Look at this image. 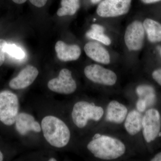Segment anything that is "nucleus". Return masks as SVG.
Returning a JSON list of instances; mask_svg holds the SVG:
<instances>
[{
  "mask_svg": "<svg viewBox=\"0 0 161 161\" xmlns=\"http://www.w3.org/2000/svg\"><path fill=\"white\" fill-rule=\"evenodd\" d=\"M87 147L94 156L103 160L119 158L126 151L125 144L119 139L100 134H95Z\"/></svg>",
  "mask_w": 161,
  "mask_h": 161,
  "instance_id": "obj_1",
  "label": "nucleus"
},
{
  "mask_svg": "<svg viewBox=\"0 0 161 161\" xmlns=\"http://www.w3.org/2000/svg\"><path fill=\"white\" fill-rule=\"evenodd\" d=\"M41 128L45 139L52 146L62 148L68 144L70 132L61 119L53 116H46L42 120Z\"/></svg>",
  "mask_w": 161,
  "mask_h": 161,
  "instance_id": "obj_2",
  "label": "nucleus"
},
{
  "mask_svg": "<svg viewBox=\"0 0 161 161\" xmlns=\"http://www.w3.org/2000/svg\"><path fill=\"white\" fill-rule=\"evenodd\" d=\"M104 111L102 107L93 103L80 101L77 103L72 112V117L74 124L79 128H83L90 119L98 121L103 116Z\"/></svg>",
  "mask_w": 161,
  "mask_h": 161,
  "instance_id": "obj_3",
  "label": "nucleus"
},
{
  "mask_svg": "<svg viewBox=\"0 0 161 161\" xmlns=\"http://www.w3.org/2000/svg\"><path fill=\"white\" fill-rule=\"evenodd\" d=\"M19 102L17 96L9 91L0 92V121L6 125L15 123L19 115Z\"/></svg>",
  "mask_w": 161,
  "mask_h": 161,
  "instance_id": "obj_4",
  "label": "nucleus"
},
{
  "mask_svg": "<svg viewBox=\"0 0 161 161\" xmlns=\"http://www.w3.org/2000/svg\"><path fill=\"white\" fill-rule=\"evenodd\" d=\"M132 0H103L97 7V13L102 18H114L127 14Z\"/></svg>",
  "mask_w": 161,
  "mask_h": 161,
  "instance_id": "obj_5",
  "label": "nucleus"
},
{
  "mask_svg": "<svg viewBox=\"0 0 161 161\" xmlns=\"http://www.w3.org/2000/svg\"><path fill=\"white\" fill-rule=\"evenodd\" d=\"M84 74L88 79L95 83L112 86L116 83L117 75L115 72L97 64L86 67Z\"/></svg>",
  "mask_w": 161,
  "mask_h": 161,
  "instance_id": "obj_6",
  "label": "nucleus"
},
{
  "mask_svg": "<svg viewBox=\"0 0 161 161\" xmlns=\"http://www.w3.org/2000/svg\"><path fill=\"white\" fill-rule=\"evenodd\" d=\"M160 114L157 110L150 109L145 113L142 119L143 134L146 142L150 143L155 140L160 131Z\"/></svg>",
  "mask_w": 161,
  "mask_h": 161,
  "instance_id": "obj_7",
  "label": "nucleus"
},
{
  "mask_svg": "<svg viewBox=\"0 0 161 161\" xmlns=\"http://www.w3.org/2000/svg\"><path fill=\"white\" fill-rule=\"evenodd\" d=\"M145 31L143 23L136 20L127 26L125 32L124 40L128 49L130 51L139 50L143 46Z\"/></svg>",
  "mask_w": 161,
  "mask_h": 161,
  "instance_id": "obj_8",
  "label": "nucleus"
},
{
  "mask_svg": "<svg viewBox=\"0 0 161 161\" xmlns=\"http://www.w3.org/2000/svg\"><path fill=\"white\" fill-rule=\"evenodd\" d=\"M47 86L53 92L59 94L69 95L77 89V84L72 76V73L67 69H61L58 78L48 81Z\"/></svg>",
  "mask_w": 161,
  "mask_h": 161,
  "instance_id": "obj_9",
  "label": "nucleus"
},
{
  "mask_svg": "<svg viewBox=\"0 0 161 161\" xmlns=\"http://www.w3.org/2000/svg\"><path fill=\"white\" fill-rule=\"evenodd\" d=\"M39 75L36 68L28 65L23 69L16 77L10 80L9 86L14 90L25 88L30 86Z\"/></svg>",
  "mask_w": 161,
  "mask_h": 161,
  "instance_id": "obj_10",
  "label": "nucleus"
},
{
  "mask_svg": "<svg viewBox=\"0 0 161 161\" xmlns=\"http://www.w3.org/2000/svg\"><path fill=\"white\" fill-rule=\"evenodd\" d=\"M84 51L87 56L91 59L102 64H109L111 58L108 52L100 43L90 41L84 46Z\"/></svg>",
  "mask_w": 161,
  "mask_h": 161,
  "instance_id": "obj_11",
  "label": "nucleus"
},
{
  "mask_svg": "<svg viewBox=\"0 0 161 161\" xmlns=\"http://www.w3.org/2000/svg\"><path fill=\"white\" fill-rule=\"evenodd\" d=\"M58 58L63 61L78 60L81 54L80 47L76 44L68 45L62 41H58L55 45Z\"/></svg>",
  "mask_w": 161,
  "mask_h": 161,
  "instance_id": "obj_12",
  "label": "nucleus"
},
{
  "mask_svg": "<svg viewBox=\"0 0 161 161\" xmlns=\"http://www.w3.org/2000/svg\"><path fill=\"white\" fill-rule=\"evenodd\" d=\"M16 129L19 134L26 135L29 131L39 132L41 131L40 124L35 120L33 116L26 113L18 115L15 121Z\"/></svg>",
  "mask_w": 161,
  "mask_h": 161,
  "instance_id": "obj_13",
  "label": "nucleus"
},
{
  "mask_svg": "<svg viewBox=\"0 0 161 161\" xmlns=\"http://www.w3.org/2000/svg\"><path fill=\"white\" fill-rule=\"evenodd\" d=\"M128 112L125 106L117 101H112L107 107L106 118L108 121L120 124L125 119Z\"/></svg>",
  "mask_w": 161,
  "mask_h": 161,
  "instance_id": "obj_14",
  "label": "nucleus"
},
{
  "mask_svg": "<svg viewBox=\"0 0 161 161\" xmlns=\"http://www.w3.org/2000/svg\"><path fill=\"white\" fill-rule=\"evenodd\" d=\"M143 117L136 110H132L127 115L125 127L127 132L131 136L137 134L142 128Z\"/></svg>",
  "mask_w": 161,
  "mask_h": 161,
  "instance_id": "obj_15",
  "label": "nucleus"
},
{
  "mask_svg": "<svg viewBox=\"0 0 161 161\" xmlns=\"http://www.w3.org/2000/svg\"><path fill=\"white\" fill-rule=\"evenodd\" d=\"M144 29L147 33L148 40L151 43H158L161 41V24L152 19L144 20Z\"/></svg>",
  "mask_w": 161,
  "mask_h": 161,
  "instance_id": "obj_16",
  "label": "nucleus"
},
{
  "mask_svg": "<svg viewBox=\"0 0 161 161\" xmlns=\"http://www.w3.org/2000/svg\"><path fill=\"white\" fill-rule=\"evenodd\" d=\"M61 7L57 11L59 17L73 15L80 7V0H61Z\"/></svg>",
  "mask_w": 161,
  "mask_h": 161,
  "instance_id": "obj_17",
  "label": "nucleus"
},
{
  "mask_svg": "<svg viewBox=\"0 0 161 161\" xmlns=\"http://www.w3.org/2000/svg\"><path fill=\"white\" fill-rule=\"evenodd\" d=\"M136 92L140 97H145L142 99L146 101L147 105L154 102L155 95L152 87L148 85H140L136 88Z\"/></svg>",
  "mask_w": 161,
  "mask_h": 161,
  "instance_id": "obj_18",
  "label": "nucleus"
},
{
  "mask_svg": "<svg viewBox=\"0 0 161 161\" xmlns=\"http://www.w3.org/2000/svg\"><path fill=\"white\" fill-rule=\"evenodd\" d=\"M5 51L6 53L17 60H23L26 57V54L23 49L15 44L6 43Z\"/></svg>",
  "mask_w": 161,
  "mask_h": 161,
  "instance_id": "obj_19",
  "label": "nucleus"
},
{
  "mask_svg": "<svg viewBox=\"0 0 161 161\" xmlns=\"http://www.w3.org/2000/svg\"><path fill=\"white\" fill-rule=\"evenodd\" d=\"M86 36L92 40H96L105 45H109L112 43L111 39L104 33L99 32L90 30L87 32Z\"/></svg>",
  "mask_w": 161,
  "mask_h": 161,
  "instance_id": "obj_20",
  "label": "nucleus"
},
{
  "mask_svg": "<svg viewBox=\"0 0 161 161\" xmlns=\"http://www.w3.org/2000/svg\"><path fill=\"white\" fill-rule=\"evenodd\" d=\"M7 42L5 40L0 39V66L3 65L5 60V46Z\"/></svg>",
  "mask_w": 161,
  "mask_h": 161,
  "instance_id": "obj_21",
  "label": "nucleus"
},
{
  "mask_svg": "<svg viewBox=\"0 0 161 161\" xmlns=\"http://www.w3.org/2000/svg\"><path fill=\"white\" fill-rule=\"evenodd\" d=\"M136 108L139 112H143L147 107V103L146 101L142 98H140L137 101L136 104Z\"/></svg>",
  "mask_w": 161,
  "mask_h": 161,
  "instance_id": "obj_22",
  "label": "nucleus"
},
{
  "mask_svg": "<svg viewBox=\"0 0 161 161\" xmlns=\"http://www.w3.org/2000/svg\"><path fill=\"white\" fill-rule=\"evenodd\" d=\"M152 75L153 79L161 86V69L154 70Z\"/></svg>",
  "mask_w": 161,
  "mask_h": 161,
  "instance_id": "obj_23",
  "label": "nucleus"
},
{
  "mask_svg": "<svg viewBox=\"0 0 161 161\" xmlns=\"http://www.w3.org/2000/svg\"><path fill=\"white\" fill-rule=\"evenodd\" d=\"M29 1L34 6L40 8L45 6L47 0H29Z\"/></svg>",
  "mask_w": 161,
  "mask_h": 161,
  "instance_id": "obj_24",
  "label": "nucleus"
},
{
  "mask_svg": "<svg viewBox=\"0 0 161 161\" xmlns=\"http://www.w3.org/2000/svg\"><path fill=\"white\" fill-rule=\"evenodd\" d=\"M91 29L94 31L101 33H104L105 31V29L103 26L97 24H94L92 25L91 26Z\"/></svg>",
  "mask_w": 161,
  "mask_h": 161,
  "instance_id": "obj_25",
  "label": "nucleus"
},
{
  "mask_svg": "<svg viewBox=\"0 0 161 161\" xmlns=\"http://www.w3.org/2000/svg\"><path fill=\"white\" fill-rule=\"evenodd\" d=\"M152 161H161V152L156 154L151 159Z\"/></svg>",
  "mask_w": 161,
  "mask_h": 161,
  "instance_id": "obj_26",
  "label": "nucleus"
},
{
  "mask_svg": "<svg viewBox=\"0 0 161 161\" xmlns=\"http://www.w3.org/2000/svg\"><path fill=\"white\" fill-rule=\"evenodd\" d=\"M141 1L145 4H152V3L160 2L161 0H141Z\"/></svg>",
  "mask_w": 161,
  "mask_h": 161,
  "instance_id": "obj_27",
  "label": "nucleus"
},
{
  "mask_svg": "<svg viewBox=\"0 0 161 161\" xmlns=\"http://www.w3.org/2000/svg\"><path fill=\"white\" fill-rule=\"evenodd\" d=\"M27 0H12L13 2L18 4H22L25 3Z\"/></svg>",
  "mask_w": 161,
  "mask_h": 161,
  "instance_id": "obj_28",
  "label": "nucleus"
},
{
  "mask_svg": "<svg viewBox=\"0 0 161 161\" xmlns=\"http://www.w3.org/2000/svg\"><path fill=\"white\" fill-rule=\"evenodd\" d=\"M101 0H91L92 3L93 4H96V3H99Z\"/></svg>",
  "mask_w": 161,
  "mask_h": 161,
  "instance_id": "obj_29",
  "label": "nucleus"
},
{
  "mask_svg": "<svg viewBox=\"0 0 161 161\" xmlns=\"http://www.w3.org/2000/svg\"><path fill=\"white\" fill-rule=\"evenodd\" d=\"M3 155L2 153L0 151V161H3Z\"/></svg>",
  "mask_w": 161,
  "mask_h": 161,
  "instance_id": "obj_30",
  "label": "nucleus"
},
{
  "mask_svg": "<svg viewBox=\"0 0 161 161\" xmlns=\"http://www.w3.org/2000/svg\"><path fill=\"white\" fill-rule=\"evenodd\" d=\"M49 161H57V160H56V159H55L54 158H51L49 159Z\"/></svg>",
  "mask_w": 161,
  "mask_h": 161,
  "instance_id": "obj_31",
  "label": "nucleus"
},
{
  "mask_svg": "<svg viewBox=\"0 0 161 161\" xmlns=\"http://www.w3.org/2000/svg\"><path fill=\"white\" fill-rule=\"evenodd\" d=\"M160 53H161V49H160Z\"/></svg>",
  "mask_w": 161,
  "mask_h": 161,
  "instance_id": "obj_32",
  "label": "nucleus"
}]
</instances>
